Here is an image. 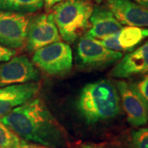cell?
<instances>
[{"label":"cell","instance_id":"603a6c76","mask_svg":"<svg viewBox=\"0 0 148 148\" xmlns=\"http://www.w3.org/2000/svg\"><path fill=\"white\" fill-rule=\"evenodd\" d=\"M132 1H134L138 4L141 5L145 8H147L148 10V0H132Z\"/></svg>","mask_w":148,"mask_h":148},{"label":"cell","instance_id":"9c48e42d","mask_svg":"<svg viewBox=\"0 0 148 148\" xmlns=\"http://www.w3.org/2000/svg\"><path fill=\"white\" fill-rule=\"evenodd\" d=\"M39 72L26 56L13 57L0 64V86L36 82Z\"/></svg>","mask_w":148,"mask_h":148},{"label":"cell","instance_id":"277c9868","mask_svg":"<svg viewBox=\"0 0 148 148\" xmlns=\"http://www.w3.org/2000/svg\"><path fill=\"white\" fill-rule=\"evenodd\" d=\"M32 63L48 75H64L72 69L73 52L66 43H53L35 51Z\"/></svg>","mask_w":148,"mask_h":148},{"label":"cell","instance_id":"cb8c5ba5","mask_svg":"<svg viewBox=\"0 0 148 148\" xmlns=\"http://www.w3.org/2000/svg\"><path fill=\"white\" fill-rule=\"evenodd\" d=\"M78 148H102L101 147H97L95 145L92 144H88V143H84V144H81Z\"/></svg>","mask_w":148,"mask_h":148},{"label":"cell","instance_id":"ffe728a7","mask_svg":"<svg viewBox=\"0 0 148 148\" xmlns=\"http://www.w3.org/2000/svg\"><path fill=\"white\" fill-rule=\"evenodd\" d=\"M16 54V51L7 48L0 44V64L8 61Z\"/></svg>","mask_w":148,"mask_h":148},{"label":"cell","instance_id":"44dd1931","mask_svg":"<svg viewBox=\"0 0 148 148\" xmlns=\"http://www.w3.org/2000/svg\"><path fill=\"white\" fill-rule=\"evenodd\" d=\"M18 148H52V147H45V146L40 145V144H36V143H27V141L21 140V143H20V145H19V147Z\"/></svg>","mask_w":148,"mask_h":148},{"label":"cell","instance_id":"3957f363","mask_svg":"<svg viewBox=\"0 0 148 148\" xmlns=\"http://www.w3.org/2000/svg\"><path fill=\"white\" fill-rule=\"evenodd\" d=\"M54 21L61 38L73 43L90 27L94 9L89 0H63L52 8Z\"/></svg>","mask_w":148,"mask_h":148},{"label":"cell","instance_id":"7c38bea8","mask_svg":"<svg viewBox=\"0 0 148 148\" xmlns=\"http://www.w3.org/2000/svg\"><path fill=\"white\" fill-rule=\"evenodd\" d=\"M106 7L122 25L148 28V10L132 0H106Z\"/></svg>","mask_w":148,"mask_h":148},{"label":"cell","instance_id":"5bb4252c","mask_svg":"<svg viewBox=\"0 0 148 148\" xmlns=\"http://www.w3.org/2000/svg\"><path fill=\"white\" fill-rule=\"evenodd\" d=\"M147 38L148 28L127 26L123 27L119 32L118 40L123 51L131 52Z\"/></svg>","mask_w":148,"mask_h":148},{"label":"cell","instance_id":"9a60e30c","mask_svg":"<svg viewBox=\"0 0 148 148\" xmlns=\"http://www.w3.org/2000/svg\"><path fill=\"white\" fill-rule=\"evenodd\" d=\"M44 0H0V10L34 13L42 8Z\"/></svg>","mask_w":148,"mask_h":148},{"label":"cell","instance_id":"d6986e66","mask_svg":"<svg viewBox=\"0 0 148 148\" xmlns=\"http://www.w3.org/2000/svg\"><path fill=\"white\" fill-rule=\"evenodd\" d=\"M119 32L115 33V34H113V35H110V36L104 37V38H102L101 40H98L104 47L107 48L109 49H111V50H114V51L122 52L123 50H122L121 46H120V45L119 43V40H118Z\"/></svg>","mask_w":148,"mask_h":148},{"label":"cell","instance_id":"8fae6325","mask_svg":"<svg viewBox=\"0 0 148 148\" xmlns=\"http://www.w3.org/2000/svg\"><path fill=\"white\" fill-rule=\"evenodd\" d=\"M148 73V40L140 47L122 57L111 70V77L125 79Z\"/></svg>","mask_w":148,"mask_h":148},{"label":"cell","instance_id":"7402d4cb","mask_svg":"<svg viewBox=\"0 0 148 148\" xmlns=\"http://www.w3.org/2000/svg\"><path fill=\"white\" fill-rule=\"evenodd\" d=\"M61 1H63V0H44V5H45V10H50L53 6L60 3Z\"/></svg>","mask_w":148,"mask_h":148},{"label":"cell","instance_id":"8992f818","mask_svg":"<svg viewBox=\"0 0 148 148\" xmlns=\"http://www.w3.org/2000/svg\"><path fill=\"white\" fill-rule=\"evenodd\" d=\"M31 18L27 13L0 10V44L11 49L24 47Z\"/></svg>","mask_w":148,"mask_h":148},{"label":"cell","instance_id":"e0dca14e","mask_svg":"<svg viewBox=\"0 0 148 148\" xmlns=\"http://www.w3.org/2000/svg\"><path fill=\"white\" fill-rule=\"evenodd\" d=\"M128 148H148V127H140L132 131Z\"/></svg>","mask_w":148,"mask_h":148},{"label":"cell","instance_id":"6da1fadb","mask_svg":"<svg viewBox=\"0 0 148 148\" xmlns=\"http://www.w3.org/2000/svg\"><path fill=\"white\" fill-rule=\"evenodd\" d=\"M0 120L24 141L52 148L69 147L67 132L40 98L16 107Z\"/></svg>","mask_w":148,"mask_h":148},{"label":"cell","instance_id":"ba28073f","mask_svg":"<svg viewBox=\"0 0 148 148\" xmlns=\"http://www.w3.org/2000/svg\"><path fill=\"white\" fill-rule=\"evenodd\" d=\"M114 84L128 123L136 127L146 125L148 122L147 107L132 88L130 82L124 80H118Z\"/></svg>","mask_w":148,"mask_h":148},{"label":"cell","instance_id":"52a82bcc","mask_svg":"<svg viewBox=\"0 0 148 148\" xmlns=\"http://www.w3.org/2000/svg\"><path fill=\"white\" fill-rule=\"evenodd\" d=\"M61 40L53 12L41 13L32 16L27 28L26 46L30 52H35L41 48Z\"/></svg>","mask_w":148,"mask_h":148},{"label":"cell","instance_id":"2e32d148","mask_svg":"<svg viewBox=\"0 0 148 148\" xmlns=\"http://www.w3.org/2000/svg\"><path fill=\"white\" fill-rule=\"evenodd\" d=\"M20 138L0 120V148H18Z\"/></svg>","mask_w":148,"mask_h":148},{"label":"cell","instance_id":"30bf717a","mask_svg":"<svg viewBox=\"0 0 148 148\" xmlns=\"http://www.w3.org/2000/svg\"><path fill=\"white\" fill-rule=\"evenodd\" d=\"M40 90V84L36 82L0 86V119L16 107L31 101Z\"/></svg>","mask_w":148,"mask_h":148},{"label":"cell","instance_id":"4fadbf2b","mask_svg":"<svg viewBox=\"0 0 148 148\" xmlns=\"http://www.w3.org/2000/svg\"><path fill=\"white\" fill-rule=\"evenodd\" d=\"M123 25L106 6H95L90 18V27L86 36L95 40L118 33Z\"/></svg>","mask_w":148,"mask_h":148},{"label":"cell","instance_id":"d4e9b609","mask_svg":"<svg viewBox=\"0 0 148 148\" xmlns=\"http://www.w3.org/2000/svg\"><path fill=\"white\" fill-rule=\"evenodd\" d=\"M89 1L92 2V3H97V4H99V3H102L104 0H89Z\"/></svg>","mask_w":148,"mask_h":148},{"label":"cell","instance_id":"7a4b0ae2","mask_svg":"<svg viewBox=\"0 0 148 148\" xmlns=\"http://www.w3.org/2000/svg\"><path fill=\"white\" fill-rule=\"evenodd\" d=\"M76 108L88 124L114 119L121 111L115 84L106 79L86 84L77 98Z\"/></svg>","mask_w":148,"mask_h":148},{"label":"cell","instance_id":"ac0fdd59","mask_svg":"<svg viewBox=\"0 0 148 148\" xmlns=\"http://www.w3.org/2000/svg\"><path fill=\"white\" fill-rule=\"evenodd\" d=\"M130 84L142 98L148 109V73L142 75L140 78L130 82Z\"/></svg>","mask_w":148,"mask_h":148},{"label":"cell","instance_id":"5b68a950","mask_svg":"<svg viewBox=\"0 0 148 148\" xmlns=\"http://www.w3.org/2000/svg\"><path fill=\"white\" fill-rule=\"evenodd\" d=\"M122 57V52L109 49L98 40L86 36L82 37L77 43V63L86 69H106L119 61Z\"/></svg>","mask_w":148,"mask_h":148}]
</instances>
